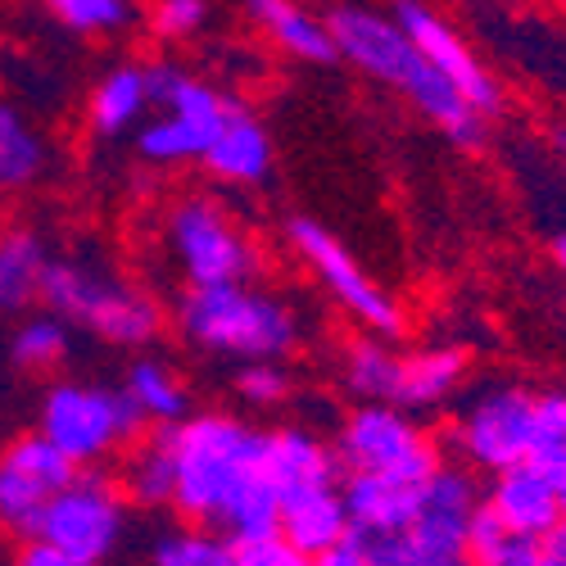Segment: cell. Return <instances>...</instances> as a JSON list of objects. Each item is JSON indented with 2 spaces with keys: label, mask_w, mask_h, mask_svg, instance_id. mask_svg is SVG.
I'll use <instances>...</instances> for the list:
<instances>
[{
  "label": "cell",
  "mask_w": 566,
  "mask_h": 566,
  "mask_svg": "<svg viewBox=\"0 0 566 566\" xmlns=\"http://www.w3.org/2000/svg\"><path fill=\"white\" fill-rule=\"evenodd\" d=\"M485 507L512 531L548 535L562 522V485L535 462H512V467H503L490 476Z\"/></svg>",
  "instance_id": "5bb4252c"
},
{
  "label": "cell",
  "mask_w": 566,
  "mask_h": 566,
  "mask_svg": "<svg viewBox=\"0 0 566 566\" xmlns=\"http://www.w3.org/2000/svg\"><path fill=\"white\" fill-rule=\"evenodd\" d=\"M77 476V462L51 444L41 431L19 436L0 449V531L10 539H32L41 526V512L69 481Z\"/></svg>",
  "instance_id": "8fae6325"
},
{
  "label": "cell",
  "mask_w": 566,
  "mask_h": 566,
  "mask_svg": "<svg viewBox=\"0 0 566 566\" xmlns=\"http://www.w3.org/2000/svg\"><path fill=\"white\" fill-rule=\"evenodd\" d=\"M181 336L205 354L254 363V358H286L300 345V317L286 300L250 281H213L191 286L177 300Z\"/></svg>",
  "instance_id": "3957f363"
},
{
  "label": "cell",
  "mask_w": 566,
  "mask_h": 566,
  "mask_svg": "<svg viewBox=\"0 0 566 566\" xmlns=\"http://www.w3.org/2000/svg\"><path fill=\"white\" fill-rule=\"evenodd\" d=\"M241 6L286 55H295L304 64H332V60H340L326 19L308 14L300 0H241Z\"/></svg>",
  "instance_id": "ffe728a7"
},
{
  "label": "cell",
  "mask_w": 566,
  "mask_h": 566,
  "mask_svg": "<svg viewBox=\"0 0 566 566\" xmlns=\"http://www.w3.org/2000/svg\"><path fill=\"white\" fill-rule=\"evenodd\" d=\"M123 390L140 412H146L150 427H172V421H181L186 412H191V395H186L181 376L164 358H150V354L127 367Z\"/></svg>",
  "instance_id": "d4e9b609"
},
{
  "label": "cell",
  "mask_w": 566,
  "mask_h": 566,
  "mask_svg": "<svg viewBox=\"0 0 566 566\" xmlns=\"http://www.w3.org/2000/svg\"><path fill=\"white\" fill-rule=\"evenodd\" d=\"M562 485V516H566V481H557Z\"/></svg>",
  "instance_id": "8d00e7d4"
},
{
  "label": "cell",
  "mask_w": 566,
  "mask_h": 566,
  "mask_svg": "<svg viewBox=\"0 0 566 566\" xmlns=\"http://www.w3.org/2000/svg\"><path fill=\"white\" fill-rule=\"evenodd\" d=\"M395 19H399V28L417 41V51L427 55V60L458 86V96H462L471 109H481L485 118H494V114L503 109V91H499L494 73L476 60V51H471V45L458 36V28H453L444 14H436L427 0H399Z\"/></svg>",
  "instance_id": "4fadbf2b"
},
{
  "label": "cell",
  "mask_w": 566,
  "mask_h": 566,
  "mask_svg": "<svg viewBox=\"0 0 566 566\" xmlns=\"http://www.w3.org/2000/svg\"><path fill=\"white\" fill-rule=\"evenodd\" d=\"M200 164L227 186H259L272 172V136L241 101H231L218 136L200 155Z\"/></svg>",
  "instance_id": "9a60e30c"
},
{
  "label": "cell",
  "mask_w": 566,
  "mask_h": 566,
  "mask_svg": "<svg viewBox=\"0 0 566 566\" xmlns=\"http://www.w3.org/2000/svg\"><path fill=\"white\" fill-rule=\"evenodd\" d=\"M132 499L123 481L105 476L96 467H77V476L45 503L36 535L51 539L69 566H101L109 562L127 539Z\"/></svg>",
  "instance_id": "8992f818"
},
{
  "label": "cell",
  "mask_w": 566,
  "mask_h": 566,
  "mask_svg": "<svg viewBox=\"0 0 566 566\" xmlns=\"http://www.w3.org/2000/svg\"><path fill=\"white\" fill-rule=\"evenodd\" d=\"M45 10L77 36H118L136 19L132 0H45Z\"/></svg>",
  "instance_id": "4dcf8cb0"
},
{
  "label": "cell",
  "mask_w": 566,
  "mask_h": 566,
  "mask_svg": "<svg viewBox=\"0 0 566 566\" xmlns=\"http://www.w3.org/2000/svg\"><path fill=\"white\" fill-rule=\"evenodd\" d=\"M485 503V485L467 462H440L417 490V507L403 526L412 566H462L471 516Z\"/></svg>",
  "instance_id": "9c48e42d"
},
{
  "label": "cell",
  "mask_w": 566,
  "mask_h": 566,
  "mask_svg": "<svg viewBox=\"0 0 566 566\" xmlns=\"http://www.w3.org/2000/svg\"><path fill=\"white\" fill-rule=\"evenodd\" d=\"M276 531L291 539V548L308 566H317V557L336 539H345V531H349V507H345L340 485H313V490L281 494Z\"/></svg>",
  "instance_id": "2e32d148"
},
{
  "label": "cell",
  "mask_w": 566,
  "mask_h": 566,
  "mask_svg": "<svg viewBox=\"0 0 566 566\" xmlns=\"http://www.w3.org/2000/svg\"><path fill=\"white\" fill-rule=\"evenodd\" d=\"M150 562L155 566H231V539L218 526L186 522L150 539Z\"/></svg>",
  "instance_id": "83f0119b"
},
{
  "label": "cell",
  "mask_w": 566,
  "mask_h": 566,
  "mask_svg": "<svg viewBox=\"0 0 566 566\" xmlns=\"http://www.w3.org/2000/svg\"><path fill=\"white\" fill-rule=\"evenodd\" d=\"M539 544H544V566H566V516L548 535H539Z\"/></svg>",
  "instance_id": "e575fe53"
},
{
  "label": "cell",
  "mask_w": 566,
  "mask_h": 566,
  "mask_svg": "<svg viewBox=\"0 0 566 566\" xmlns=\"http://www.w3.org/2000/svg\"><path fill=\"white\" fill-rule=\"evenodd\" d=\"M286 241L313 268V276L326 286V295H332L363 326V332L386 336V340H399L408 332L403 304L390 291L376 286V281L367 276V268L349 254V245L340 241L336 231H326L317 218H291L286 222Z\"/></svg>",
  "instance_id": "ba28073f"
},
{
  "label": "cell",
  "mask_w": 566,
  "mask_h": 566,
  "mask_svg": "<svg viewBox=\"0 0 566 566\" xmlns=\"http://www.w3.org/2000/svg\"><path fill=\"white\" fill-rule=\"evenodd\" d=\"M205 23H209L205 0H155V10H150V28L164 41H191Z\"/></svg>",
  "instance_id": "d6a6232c"
},
{
  "label": "cell",
  "mask_w": 566,
  "mask_h": 566,
  "mask_svg": "<svg viewBox=\"0 0 566 566\" xmlns=\"http://www.w3.org/2000/svg\"><path fill=\"white\" fill-rule=\"evenodd\" d=\"M168 250L186 276V286L213 281H250L259 272L254 241L231 222V213L209 196H186L168 213Z\"/></svg>",
  "instance_id": "30bf717a"
},
{
  "label": "cell",
  "mask_w": 566,
  "mask_h": 566,
  "mask_svg": "<svg viewBox=\"0 0 566 566\" xmlns=\"http://www.w3.org/2000/svg\"><path fill=\"white\" fill-rule=\"evenodd\" d=\"M326 28H332L336 55L345 64H354L371 82L399 91L421 118H431L453 140V146H462V150L485 146L490 118L458 96V86L417 51V41L399 28L395 14H376L363 6H336L326 14Z\"/></svg>",
  "instance_id": "6da1fadb"
},
{
  "label": "cell",
  "mask_w": 566,
  "mask_h": 566,
  "mask_svg": "<svg viewBox=\"0 0 566 566\" xmlns=\"http://www.w3.org/2000/svg\"><path fill=\"white\" fill-rule=\"evenodd\" d=\"M146 412L127 399V390L91 381H55L36 412V431L60 444L77 467H101L109 453L146 436Z\"/></svg>",
  "instance_id": "5b68a950"
},
{
  "label": "cell",
  "mask_w": 566,
  "mask_h": 566,
  "mask_svg": "<svg viewBox=\"0 0 566 566\" xmlns=\"http://www.w3.org/2000/svg\"><path fill=\"white\" fill-rule=\"evenodd\" d=\"M159 431L172 458V512L218 526L231 494L263 467V431L235 412H186Z\"/></svg>",
  "instance_id": "7a4b0ae2"
},
{
  "label": "cell",
  "mask_w": 566,
  "mask_h": 566,
  "mask_svg": "<svg viewBox=\"0 0 566 566\" xmlns=\"http://www.w3.org/2000/svg\"><path fill=\"white\" fill-rule=\"evenodd\" d=\"M417 490L408 481H395L386 471H345L340 494L349 507V526L358 531H403L417 507Z\"/></svg>",
  "instance_id": "d6986e66"
},
{
  "label": "cell",
  "mask_w": 566,
  "mask_h": 566,
  "mask_svg": "<svg viewBox=\"0 0 566 566\" xmlns=\"http://www.w3.org/2000/svg\"><path fill=\"white\" fill-rule=\"evenodd\" d=\"M45 164H51L45 136L14 105L0 101V191H28L41 181Z\"/></svg>",
  "instance_id": "cb8c5ba5"
},
{
  "label": "cell",
  "mask_w": 566,
  "mask_h": 566,
  "mask_svg": "<svg viewBox=\"0 0 566 566\" xmlns=\"http://www.w3.org/2000/svg\"><path fill=\"white\" fill-rule=\"evenodd\" d=\"M69 322L60 317V313H51L45 308L41 317H28L19 332H14V340H10V358H14V367H23V371H51V367H60L64 358H69Z\"/></svg>",
  "instance_id": "f1b7e54d"
},
{
  "label": "cell",
  "mask_w": 566,
  "mask_h": 566,
  "mask_svg": "<svg viewBox=\"0 0 566 566\" xmlns=\"http://www.w3.org/2000/svg\"><path fill=\"white\" fill-rule=\"evenodd\" d=\"M526 462L544 467L553 481H566V390L535 395V427Z\"/></svg>",
  "instance_id": "f546056e"
},
{
  "label": "cell",
  "mask_w": 566,
  "mask_h": 566,
  "mask_svg": "<svg viewBox=\"0 0 566 566\" xmlns=\"http://www.w3.org/2000/svg\"><path fill=\"white\" fill-rule=\"evenodd\" d=\"M467 562L476 566H544V544L539 535L512 531L481 503L471 516V535H467Z\"/></svg>",
  "instance_id": "484cf974"
},
{
  "label": "cell",
  "mask_w": 566,
  "mask_h": 566,
  "mask_svg": "<svg viewBox=\"0 0 566 566\" xmlns=\"http://www.w3.org/2000/svg\"><path fill=\"white\" fill-rule=\"evenodd\" d=\"M218 136V127H205L196 118H181L172 109H159L155 118L136 123V155L146 164L172 168V164H200V155L209 150V140Z\"/></svg>",
  "instance_id": "603a6c76"
},
{
  "label": "cell",
  "mask_w": 566,
  "mask_h": 566,
  "mask_svg": "<svg viewBox=\"0 0 566 566\" xmlns=\"http://www.w3.org/2000/svg\"><path fill=\"white\" fill-rule=\"evenodd\" d=\"M462 381H467V354L462 349H453V345L408 349V354H399L390 403L408 408V412H427V408L449 403Z\"/></svg>",
  "instance_id": "ac0fdd59"
},
{
  "label": "cell",
  "mask_w": 566,
  "mask_h": 566,
  "mask_svg": "<svg viewBox=\"0 0 566 566\" xmlns=\"http://www.w3.org/2000/svg\"><path fill=\"white\" fill-rule=\"evenodd\" d=\"M51 263V250L36 231L10 227L0 231V313H23L41 300V276Z\"/></svg>",
  "instance_id": "44dd1931"
},
{
  "label": "cell",
  "mask_w": 566,
  "mask_h": 566,
  "mask_svg": "<svg viewBox=\"0 0 566 566\" xmlns=\"http://www.w3.org/2000/svg\"><path fill=\"white\" fill-rule=\"evenodd\" d=\"M263 471L276 494H295L313 485H340V458L336 444H322L304 427L263 431Z\"/></svg>",
  "instance_id": "e0dca14e"
},
{
  "label": "cell",
  "mask_w": 566,
  "mask_h": 566,
  "mask_svg": "<svg viewBox=\"0 0 566 566\" xmlns=\"http://www.w3.org/2000/svg\"><path fill=\"white\" fill-rule=\"evenodd\" d=\"M231 566H308L291 539L281 531L268 535H250V539H231Z\"/></svg>",
  "instance_id": "836d02e7"
},
{
  "label": "cell",
  "mask_w": 566,
  "mask_h": 566,
  "mask_svg": "<svg viewBox=\"0 0 566 566\" xmlns=\"http://www.w3.org/2000/svg\"><path fill=\"white\" fill-rule=\"evenodd\" d=\"M235 395L254 408H276L291 399V371L281 367V358L241 363V371H235Z\"/></svg>",
  "instance_id": "1f68e13d"
},
{
  "label": "cell",
  "mask_w": 566,
  "mask_h": 566,
  "mask_svg": "<svg viewBox=\"0 0 566 566\" xmlns=\"http://www.w3.org/2000/svg\"><path fill=\"white\" fill-rule=\"evenodd\" d=\"M123 490H127L132 507H172V458H168V444H164L159 427H155L150 440H140L127 453Z\"/></svg>",
  "instance_id": "4316f807"
},
{
  "label": "cell",
  "mask_w": 566,
  "mask_h": 566,
  "mask_svg": "<svg viewBox=\"0 0 566 566\" xmlns=\"http://www.w3.org/2000/svg\"><path fill=\"white\" fill-rule=\"evenodd\" d=\"M41 304L96 340L118 349H146L164 332V308L123 276L77 259H51L41 276Z\"/></svg>",
  "instance_id": "277c9868"
},
{
  "label": "cell",
  "mask_w": 566,
  "mask_h": 566,
  "mask_svg": "<svg viewBox=\"0 0 566 566\" xmlns=\"http://www.w3.org/2000/svg\"><path fill=\"white\" fill-rule=\"evenodd\" d=\"M150 105V86H146V64H118L109 69L96 91H91V127H96V136H123L132 132L140 118H146Z\"/></svg>",
  "instance_id": "7402d4cb"
},
{
  "label": "cell",
  "mask_w": 566,
  "mask_h": 566,
  "mask_svg": "<svg viewBox=\"0 0 566 566\" xmlns=\"http://www.w3.org/2000/svg\"><path fill=\"white\" fill-rule=\"evenodd\" d=\"M340 471H386L395 481L421 485L444 462V449L417 427L408 408L358 399L336 431Z\"/></svg>",
  "instance_id": "52a82bcc"
},
{
  "label": "cell",
  "mask_w": 566,
  "mask_h": 566,
  "mask_svg": "<svg viewBox=\"0 0 566 566\" xmlns=\"http://www.w3.org/2000/svg\"><path fill=\"white\" fill-rule=\"evenodd\" d=\"M531 427H535V395L516 386H494L462 408L453 427V453L467 467L494 476V471L512 462H526Z\"/></svg>",
  "instance_id": "7c38bea8"
},
{
  "label": "cell",
  "mask_w": 566,
  "mask_h": 566,
  "mask_svg": "<svg viewBox=\"0 0 566 566\" xmlns=\"http://www.w3.org/2000/svg\"><path fill=\"white\" fill-rule=\"evenodd\" d=\"M553 263H557V272L566 276V231H562L557 241H553Z\"/></svg>",
  "instance_id": "d590c367"
}]
</instances>
